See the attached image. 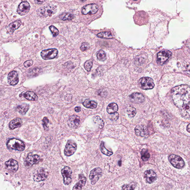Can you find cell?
<instances>
[{"instance_id":"obj_2","label":"cell","mask_w":190,"mask_h":190,"mask_svg":"<svg viewBox=\"0 0 190 190\" xmlns=\"http://www.w3.org/2000/svg\"><path fill=\"white\" fill-rule=\"evenodd\" d=\"M6 146L9 149L19 151L24 150L25 147L24 143L22 141L15 138L10 139L8 140Z\"/></svg>"},{"instance_id":"obj_34","label":"cell","mask_w":190,"mask_h":190,"mask_svg":"<svg viewBox=\"0 0 190 190\" xmlns=\"http://www.w3.org/2000/svg\"><path fill=\"white\" fill-rule=\"evenodd\" d=\"M141 159L144 161H148L150 158V154L148 152V150L146 149H143L141 151Z\"/></svg>"},{"instance_id":"obj_22","label":"cell","mask_w":190,"mask_h":190,"mask_svg":"<svg viewBox=\"0 0 190 190\" xmlns=\"http://www.w3.org/2000/svg\"><path fill=\"white\" fill-rule=\"evenodd\" d=\"M180 113L183 117L188 118L190 117V104L183 106L180 108Z\"/></svg>"},{"instance_id":"obj_38","label":"cell","mask_w":190,"mask_h":190,"mask_svg":"<svg viewBox=\"0 0 190 190\" xmlns=\"http://www.w3.org/2000/svg\"><path fill=\"white\" fill-rule=\"evenodd\" d=\"M49 29L54 37H56L58 35L59 31L54 26L51 25L49 27Z\"/></svg>"},{"instance_id":"obj_1","label":"cell","mask_w":190,"mask_h":190,"mask_svg":"<svg viewBox=\"0 0 190 190\" xmlns=\"http://www.w3.org/2000/svg\"><path fill=\"white\" fill-rule=\"evenodd\" d=\"M171 95L175 105L181 108L190 102V86L187 85L175 86L171 90Z\"/></svg>"},{"instance_id":"obj_41","label":"cell","mask_w":190,"mask_h":190,"mask_svg":"<svg viewBox=\"0 0 190 190\" xmlns=\"http://www.w3.org/2000/svg\"><path fill=\"white\" fill-rule=\"evenodd\" d=\"M89 47H90V46H89V45L88 43H84L82 44V45L81 46L80 49L82 51H86V50L88 49Z\"/></svg>"},{"instance_id":"obj_5","label":"cell","mask_w":190,"mask_h":190,"mask_svg":"<svg viewBox=\"0 0 190 190\" xmlns=\"http://www.w3.org/2000/svg\"><path fill=\"white\" fill-rule=\"evenodd\" d=\"M169 160L173 166L177 169H181L184 167L183 160L179 156L171 154L169 158Z\"/></svg>"},{"instance_id":"obj_14","label":"cell","mask_w":190,"mask_h":190,"mask_svg":"<svg viewBox=\"0 0 190 190\" xmlns=\"http://www.w3.org/2000/svg\"><path fill=\"white\" fill-rule=\"evenodd\" d=\"M40 161V157L38 155L30 153L27 155L25 163L26 166H31L38 163Z\"/></svg>"},{"instance_id":"obj_40","label":"cell","mask_w":190,"mask_h":190,"mask_svg":"<svg viewBox=\"0 0 190 190\" xmlns=\"http://www.w3.org/2000/svg\"><path fill=\"white\" fill-rule=\"evenodd\" d=\"M119 117V114L118 112H115L113 114H110L109 118L112 121H116Z\"/></svg>"},{"instance_id":"obj_6","label":"cell","mask_w":190,"mask_h":190,"mask_svg":"<svg viewBox=\"0 0 190 190\" xmlns=\"http://www.w3.org/2000/svg\"><path fill=\"white\" fill-rule=\"evenodd\" d=\"M48 171L43 168H40L34 173L33 179L36 182H40L44 181L48 177Z\"/></svg>"},{"instance_id":"obj_24","label":"cell","mask_w":190,"mask_h":190,"mask_svg":"<svg viewBox=\"0 0 190 190\" xmlns=\"http://www.w3.org/2000/svg\"><path fill=\"white\" fill-rule=\"evenodd\" d=\"M118 106L116 103H111L107 106V111L108 114H113L118 110Z\"/></svg>"},{"instance_id":"obj_11","label":"cell","mask_w":190,"mask_h":190,"mask_svg":"<svg viewBox=\"0 0 190 190\" xmlns=\"http://www.w3.org/2000/svg\"><path fill=\"white\" fill-rule=\"evenodd\" d=\"M77 149L76 143L72 140H69L67 143L65 149H64V154L65 155L67 156H70L74 154L76 151Z\"/></svg>"},{"instance_id":"obj_43","label":"cell","mask_w":190,"mask_h":190,"mask_svg":"<svg viewBox=\"0 0 190 190\" xmlns=\"http://www.w3.org/2000/svg\"><path fill=\"white\" fill-rule=\"evenodd\" d=\"M75 111H76L77 112H79L81 110V107H79V106H77L75 108Z\"/></svg>"},{"instance_id":"obj_20","label":"cell","mask_w":190,"mask_h":190,"mask_svg":"<svg viewBox=\"0 0 190 190\" xmlns=\"http://www.w3.org/2000/svg\"><path fill=\"white\" fill-rule=\"evenodd\" d=\"M8 80L9 84L11 86H15L19 82V77L17 72H10L8 75Z\"/></svg>"},{"instance_id":"obj_30","label":"cell","mask_w":190,"mask_h":190,"mask_svg":"<svg viewBox=\"0 0 190 190\" xmlns=\"http://www.w3.org/2000/svg\"><path fill=\"white\" fill-rule=\"evenodd\" d=\"M60 19L63 21H70L74 18V15L72 13H64L60 16Z\"/></svg>"},{"instance_id":"obj_45","label":"cell","mask_w":190,"mask_h":190,"mask_svg":"<svg viewBox=\"0 0 190 190\" xmlns=\"http://www.w3.org/2000/svg\"><path fill=\"white\" fill-rule=\"evenodd\" d=\"M187 130L188 132L190 133V124H189L187 128Z\"/></svg>"},{"instance_id":"obj_9","label":"cell","mask_w":190,"mask_h":190,"mask_svg":"<svg viewBox=\"0 0 190 190\" xmlns=\"http://www.w3.org/2000/svg\"><path fill=\"white\" fill-rule=\"evenodd\" d=\"M171 55L172 53L169 51H162L159 52L157 54V62L159 65H163Z\"/></svg>"},{"instance_id":"obj_28","label":"cell","mask_w":190,"mask_h":190,"mask_svg":"<svg viewBox=\"0 0 190 190\" xmlns=\"http://www.w3.org/2000/svg\"><path fill=\"white\" fill-rule=\"evenodd\" d=\"M22 22L20 20H18L10 23L9 27L10 31L13 32L15 30L18 29L21 25Z\"/></svg>"},{"instance_id":"obj_33","label":"cell","mask_w":190,"mask_h":190,"mask_svg":"<svg viewBox=\"0 0 190 190\" xmlns=\"http://www.w3.org/2000/svg\"><path fill=\"white\" fill-rule=\"evenodd\" d=\"M97 57L99 61H103L106 60V55L103 50L101 49L97 52Z\"/></svg>"},{"instance_id":"obj_44","label":"cell","mask_w":190,"mask_h":190,"mask_svg":"<svg viewBox=\"0 0 190 190\" xmlns=\"http://www.w3.org/2000/svg\"><path fill=\"white\" fill-rule=\"evenodd\" d=\"M45 2V1H35V2L36 3L38 4H41L43 2Z\"/></svg>"},{"instance_id":"obj_39","label":"cell","mask_w":190,"mask_h":190,"mask_svg":"<svg viewBox=\"0 0 190 190\" xmlns=\"http://www.w3.org/2000/svg\"><path fill=\"white\" fill-rule=\"evenodd\" d=\"M49 122V120L48 119L47 117H44L43 120V125L45 130L46 131L48 130V125Z\"/></svg>"},{"instance_id":"obj_26","label":"cell","mask_w":190,"mask_h":190,"mask_svg":"<svg viewBox=\"0 0 190 190\" xmlns=\"http://www.w3.org/2000/svg\"><path fill=\"white\" fill-rule=\"evenodd\" d=\"M24 97L25 99L29 100L36 101L38 99V97L32 91H28L25 93Z\"/></svg>"},{"instance_id":"obj_36","label":"cell","mask_w":190,"mask_h":190,"mask_svg":"<svg viewBox=\"0 0 190 190\" xmlns=\"http://www.w3.org/2000/svg\"><path fill=\"white\" fill-rule=\"evenodd\" d=\"M135 187V183L132 182L129 184L124 185L122 188V190H134Z\"/></svg>"},{"instance_id":"obj_37","label":"cell","mask_w":190,"mask_h":190,"mask_svg":"<svg viewBox=\"0 0 190 190\" xmlns=\"http://www.w3.org/2000/svg\"><path fill=\"white\" fill-rule=\"evenodd\" d=\"M93 62L92 60H88L85 62L84 64V68L87 71H90L93 66Z\"/></svg>"},{"instance_id":"obj_7","label":"cell","mask_w":190,"mask_h":190,"mask_svg":"<svg viewBox=\"0 0 190 190\" xmlns=\"http://www.w3.org/2000/svg\"><path fill=\"white\" fill-rule=\"evenodd\" d=\"M58 51L55 48L44 50L41 52V57L45 60H51L54 59L58 54Z\"/></svg>"},{"instance_id":"obj_15","label":"cell","mask_w":190,"mask_h":190,"mask_svg":"<svg viewBox=\"0 0 190 190\" xmlns=\"http://www.w3.org/2000/svg\"><path fill=\"white\" fill-rule=\"evenodd\" d=\"M157 175L153 170H146L144 173V178L147 182L149 184L152 183L156 180Z\"/></svg>"},{"instance_id":"obj_31","label":"cell","mask_w":190,"mask_h":190,"mask_svg":"<svg viewBox=\"0 0 190 190\" xmlns=\"http://www.w3.org/2000/svg\"><path fill=\"white\" fill-rule=\"evenodd\" d=\"M94 122L97 124L98 126L100 129L103 128L104 126V122L103 120H102L99 116L94 117L93 119Z\"/></svg>"},{"instance_id":"obj_23","label":"cell","mask_w":190,"mask_h":190,"mask_svg":"<svg viewBox=\"0 0 190 190\" xmlns=\"http://www.w3.org/2000/svg\"><path fill=\"white\" fill-rule=\"evenodd\" d=\"M22 121L20 118H16L12 120L9 124V128L10 129L13 130L19 128L21 126Z\"/></svg>"},{"instance_id":"obj_17","label":"cell","mask_w":190,"mask_h":190,"mask_svg":"<svg viewBox=\"0 0 190 190\" xmlns=\"http://www.w3.org/2000/svg\"><path fill=\"white\" fill-rule=\"evenodd\" d=\"M129 97L131 102L135 103H142L145 101V97L141 93H133L130 95Z\"/></svg>"},{"instance_id":"obj_21","label":"cell","mask_w":190,"mask_h":190,"mask_svg":"<svg viewBox=\"0 0 190 190\" xmlns=\"http://www.w3.org/2000/svg\"><path fill=\"white\" fill-rule=\"evenodd\" d=\"M86 182V178L83 175H79V181L73 187V190H82L84 187Z\"/></svg>"},{"instance_id":"obj_4","label":"cell","mask_w":190,"mask_h":190,"mask_svg":"<svg viewBox=\"0 0 190 190\" xmlns=\"http://www.w3.org/2000/svg\"><path fill=\"white\" fill-rule=\"evenodd\" d=\"M138 85L141 88L145 90H151L154 86L153 80L148 77H143L141 78L139 80Z\"/></svg>"},{"instance_id":"obj_16","label":"cell","mask_w":190,"mask_h":190,"mask_svg":"<svg viewBox=\"0 0 190 190\" xmlns=\"http://www.w3.org/2000/svg\"><path fill=\"white\" fill-rule=\"evenodd\" d=\"M5 166L8 170L13 172L17 171L19 167L18 162L13 159H10L6 161L5 163Z\"/></svg>"},{"instance_id":"obj_35","label":"cell","mask_w":190,"mask_h":190,"mask_svg":"<svg viewBox=\"0 0 190 190\" xmlns=\"http://www.w3.org/2000/svg\"><path fill=\"white\" fill-rule=\"evenodd\" d=\"M100 148L102 152L105 155L107 156H110L113 154V153L112 152L110 151L107 150L106 148L105 147L104 143L103 141H102L101 144Z\"/></svg>"},{"instance_id":"obj_32","label":"cell","mask_w":190,"mask_h":190,"mask_svg":"<svg viewBox=\"0 0 190 190\" xmlns=\"http://www.w3.org/2000/svg\"><path fill=\"white\" fill-rule=\"evenodd\" d=\"M126 111L128 117L130 118L134 117L136 114V108L131 106H130L127 108Z\"/></svg>"},{"instance_id":"obj_3","label":"cell","mask_w":190,"mask_h":190,"mask_svg":"<svg viewBox=\"0 0 190 190\" xmlns=\"http://www.w3.org/2000/svg\"><path fill=\"white\" fill-rule=\"evenodd\" d=\"M57 11V8L56 6L49 5L40 8L38 10V13L39 15L43 17H47L51 16L53 14H56Z\"/></svg>"},{"instance_id":"obj_18","label":"cell","mask_w":190,"mask_h":190,"mask_svg":"<svg viewBox=\"0 0 190 190\" xmlns=\"http://www.w3.org/2000/svg\"><path fill=\"white\" fill-rule=\"evenodd\" d=\"M68 123L70 128H77L79 126L80 123V117L76 115H73L69 117Z\"/></svg>"},{"instance_id":"obj_42","label":"cell","mask_w":190,"mask_h":190,"mask_svg":"<svg viewBox=\"0 0 190 190\" xmlns=\"http://www.w3.org/2000/svg\"><path fill=\"white\" fill-rule=\"evenodd\" d=\"M33 64V61L32 60H27L24 63V66L26 68H28L29 67L31 66Z\"/></svg>"},{"instance_id":"obj_13","label":"cell","mask_w":190,"mask_h":190,"mask_svg":"<svg viewBox=\"0 0 190 190\" xmlns=\"http://www.w3.org/2000/svg\"><path fill=\"white\" fill-rule=\"evenodd\" d=\"M30 5L27 1H22L18 6L17 12L19 15L24 16L27 15L29 12Z\"/></svg>"},{"instance_id":"obj_27","label":"cell","mask_w":190,"mask_h":190,"mask_svg":"<svg viewBox=\"0 0 190 190\" xmlns=\"http://www.w3.org/2000/svg\"><path fill=\"white\" fill-rule=\"evenodd\" d=\"M29 109V106L27 104H23L21 105L18 106L16 109L17 111L22 115H25Z\"/></svg>"},{"instance_id":"obj_25","label":"cell","mask_w":190,"mask_h":190,"mask_svg":"<svg viewBox=\"0 0 190 190\" xmlns=\"http://www.w3.org/2000/svg\"><path fill=\"white\" fill-rule=\"evenodd\" d=\"M83 106L86 108L94 109L96 108L97 103L94 101L86 99L82 103Z\"/></svg>"},{"instance_id":"obj_10","label":"cell","mask_w":190,"mask_h":190,"mask_svg":"<svg viewBox=\"0 0 190 190\" xmlns=\"http://www.w3.org/2000/svg\"><path fill=\"white\" fill-rule=\"evenodd\" d=\"M99 7L96 4L92 3L86 5L82 8V12L84 15H93L97 12Z\"/></svg>"},{"instance_id":"obj_29","label":"cell","mask_w":190,"mask_h":190,"mask_svg":"<svg viewBox=\"0 0 190 190\" xmlns=\"http://www.w3.org/2000/svg\"><path fill=\"white\" fill-rule=\"evenodd\" d=\"M97 36L101 38L104 39H111L113 38V36L110 32L105 31L99 33L98 34Z\"/></svg>"},{"instance_id":"obj_19","label":"cell","mask_w":190,"mask_h":190,"mask_svg":"<svg viewBox=\"0 0 190 190\" xmlns=\"http://www.w3.org/2000/svg\"><path fill=\"white\" fill-rule=\"evenodd\" d=\"M135 133L137 136L146 137L148 135L147 128L145 126L140 125L137 126L135 128Z\"/></svg>"},{"instance_id":"obj_8","label":"cell","mask_w":190,"mask_h":190,"mask_svg":"<svg viewBox=\"0 0 190 190\" xmlns=\"http://www.w3.org/2000/svg\"><path fill=\"white\" fill-rule=\"evenodd\" d=\"M102 170L99 167H96L90 171L89 178L92 185H94L102 176Z\"/></svg>"},{"instance_id":"obj_12","label":"cell","mask_w":190,"mask_h":190,"mask_svg":"<svg viewBox=\"0 0 190 190\" xmlns=\"http://www.w3.org/2000/svg\"><path fill=\"white\" fill-rule=\"evenodd\" d=\"M72 170L70 167L65 166L61 170V174L64 178V183L65 185H69L72 181Z\"/></svg>"}]
</instances>
